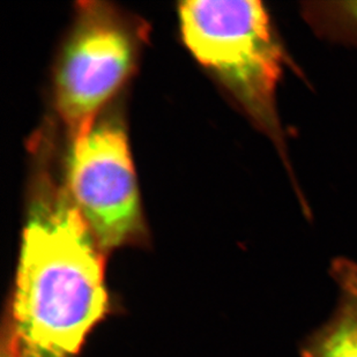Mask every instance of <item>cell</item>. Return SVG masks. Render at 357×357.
Listing matches in <instances>:
<instances>
[{
  "instance_id": "obj_1",
  "label": "cell",
  "mask_w": 357,
  "mask_h": 357,
  "mask_svg": "<svg viewBox=\"0 0 357 357\" xmlns=\"http://www.w3.org/2000/svg\"><path fill=\"white\" fill-rule=\"evenodd\" d=\"M105 250L66 188L38 182L21 238L10 319L24 357H75L109 307Z\"/></svg>"
},
{
  "instance_id": "obj_2",
  "label": "cell",
  "mask_w": 357,
  "mask_h": 357,
  "mask_svg": "<svg viewBox=\"0 0 357 357\" xmlns=\"http://www.w3.org/2000/svg\"><path fill=\"white\" fill-rule=\"evenodd\" d=\"M181 31L199 63L259 121H273L282 54L263 3L197 0L179 5Z\"/></svg>"
},
{
  "instance_id": "obj_3",
  "label": "cell",
  "mask_w": 357,
  "mask_h": 357,
  "mask_svg": "<svg viewBox=\"0 0 357 357\" xmlns=\"http://www.w3.org/2000/svg\"><path fill=\"white\" fill-rule=\"evenodd\" d=\"M138 28L112 5L84 1L56 75V105L72 140L94 125L135 64Z\"/></svg>"
},
{
  "instance_id": "obj_4",
  "label": "cell",
  "mask_w": 357,
  "mask_h": 357,
  "mask_svg": "<svg viewBox=\"0 0 357 357\" xmlns=\"http://www.w3.org/2000/svg\"><path fill=\"white\" fill-rule=\"evenodd\" d=\"M66 189L105 252L142 237L138 183L119 119L96 121L72 140Z\"/></svg>"
},
{
  "instance_id": "obj_5",
  "label": "cell",
  "mask_w": 357,
  "mask_h": 357,
  "mask_svg": "<svg viewBox=\"0 0 357 357\" xmlns=\"http://www.w3.org/2000/svg\"><path fill=\"white\" fill-rule=\"evenodd\" d=\"M331 271L337 304L330 318L304 341L302 357H357V265L334 260Z\"/></svg>"
},
{
  "instance_id": "obj_6",
  "label": "cell",
  "mask_w": 357,
  "mask_h": 357,
  "mask_svg": "<svg viewBox=\"0 0 357 357\" xmlns=\"http://www.w3.org/2000/svg\"><path fill=\"white\" fill-rule=\"evenodd\" d=\"M0 357H24L20 341L14 332L10 319L3 324V337H1V351Z\"/></svg>"
},
{
  "instance_id": "obj_7",
  "label": "cell",
  "mask_w": 357,
  "mask_h": 357,
  "mask_svg": "<svg viewBox=\"0 0 357 357\" xmlns=\"http://www.w3.org/2000/svg\"><path fill=\"white\" fill-rule=\"evenodd\" d=\"M344 10H347L348 13L351 14V17L357 21V1H349V3H344Z\"/></svg>"
}]
</instances>
